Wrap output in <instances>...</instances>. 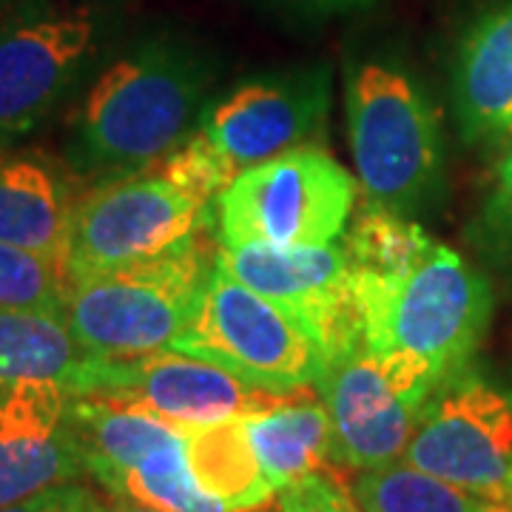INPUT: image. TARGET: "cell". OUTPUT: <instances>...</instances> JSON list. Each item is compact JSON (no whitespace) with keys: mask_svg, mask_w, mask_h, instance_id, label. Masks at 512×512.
I'll return each instance as SVG.
<instances>
[{"mask_svg":"<svg viewBox=\"0 0 512 512\" xmlns=\"http://www.w3.org/2000/svg\"><path fill=\"white\" fill-rule=\"evenodd\" d=\"M208 83V63L165 37L117 57L83 100L77 168L120 177L165 160L200 126Z\"/></svg>","mask_w":512,"mask_h":512,"instance_id":"cell-1","label":"cell"},{"mask_svg":"<svg viewBox=\"0 0 512 512\" xmlns=\"http://www.w3.org/2000/svg\"><path fill=\"white\" fill-rule=\"evenodd\" d=\"M353 302L370 348L413 353L444 382L470 367L493 316L490 282L441 242L393 282H353Z\"/></svg>","mask_w":512,"mask_h":512,"instance_id":"cell-2","label":"cell"},{"mask_svg":"<svg viewBox=\"0 0 512 512\" xmlns=\"http://www.w3.org/2000/svg\"><path fill=\"white\" fill-rule=\"evenodd\" d=\"M205 237L180 251L77 274L66 322L94 356L128 359L171 350L191 325L214 274Z\"/></svg>","mask_w":512,"mask_h":512,"instance_id":"cell-3","label":"cell"},{"mask_svg":"<svg viewBox=\"0 0 512 512\" xmlns=\"http://www.w3.org/2000/svg\"><path fill=\"white\" fill-rule=\"evenodd\" d=\"M348 128L365 202L410 217L444 174L439 111L419 80L390 60H365L348 80Z\"/></svg>","mask_w":512,"mask_h":512,"instance_id":"cell-4","label":"cell"},{"mask_svg":"<svg viewBox=\"0 0 512 512\" xmlns=\"http://www.w3.org/2000/svg\"><path fill=\"white\" fill-rule=\"evenodd\" d=\"M439 370L413 353L373 350L365 339L330 356L316 390L333 427L339 467L373 470L404 458Z\"/></svg>","mask_w":512,"mask_h":512,"instance_id":"cell-5","label":"cell"},{"mask_svg":"<svg viewBox=\"0 0 512 512\" xmlns=\"http://www.w3.org/2000/svg\"><path fill=\"white\" fill-rule=\"evenodd\" d=\"M356 180L328 151L299 146L242 171L217 200L222 248L328 245L345 234Z\"/></svg>","mask_w":512,"mask_h":512,"instance_id":"cell-6","label":"cell"},{"mask_svg":"<svg viewBox=\"0 0 512 512\" xmlns=\"http://www.w3.org/2000/svg\"><path fill=\"white\" fill-rule=\"evenodd\" d=\"M171 350L208 359L274 393L316 387L328 365L325 350L308 330L217 262L191 325Z\"/></svg>","mask_w":512,"mask_h":512,"instance_id":"cell-7","label":"cell"},{"mask_svg":"<svg viewBox=\"0 0 512 512\" xmlns=\"http://www.w3.org/2000/svg\"><path fill=\"white\" fill-rule=\"evenodd\" d=\"M211 211L151 168L111 177L74 200L69 265L77 276L180 251L208 234Z\"/></svg>","mask_w":512,"mask_h":512,"instance_id":"cell-8","label":"cell"},{"mask_svg":"<svg viewBox=\"0 0 512 512\" xmlns=\"http://www.w3.org/2000/svg\"><path fill=\"white\" fill-rule=\"evenodd\" d=\"M404 461L490 504L512 501V393L461 370L433 393Z\"/></svg>","mask_w":512,"mask_h":512,"instance_id":"cell-9","label":"cell"},{"mask_svg":"<svg viewBox=\"0 0 512 512\" xmlns=\"http://www.w3.org/2000/svg\"><path fill=\"white\" fill-rule=\"evenodd\" d=\"M299 393H274L245 382L231 370L183 350H154L128 359L94 356L74 396H103L134 404L177 430L251 416Z\"/></svg>","mask_w":512,"mask_h":512,"instance_id":"cell-10","label":"cell"},{"mask_svg":"<svg viewBox=\"0 0 512 512\" xmlns=\"http://www.w3.org/2000/svg\"><path fill=\"white\" fill-rule=\"evenodd\" d=\"M217 265L296 319L328 359L362 339L342 237L328 245H220Z\"/></svg>","mask_w":512,"mask_h":512,"instance_id":"cell-11","label":"cell"},{"mask_svg":"<svg viewBox=\"0 0 512 512\" xmlns=\"http://www.w3.org/2000/svg\"><path fill=\"white\" fill-rule=\"evenodd\" d=\"M97 49L89 9H40L0 29V137L40 126L69 94Z\"/></svg>","mask_w":512,"mask_h":512,"instance_id":"cell-12","label":"cell"},{"mask_svg":"<svg viewBox=\"0 0 512 512\" xmlns=\"http://www.w3.org/2000/svg\"><path fill=\"white\" fill-rule=\"evenodd\" d=\"M330 109L328 66L299 69L239 86L202 114L200 137L237 180L313 137Z\"/></svg>","mask_w":512,"mask_h":512,"instance_id":"cell-13","label":"cell"},{"mask_svg":"<svg viewBox=\"0 0 512 512\" xmlns=\"http://www.w3.org/2000/svg\"><path fill=\"white\" fill-rule=\"evenodd\" d=\"M83 476L72 390L57 382L0 387V510Z\"/></svg>","mask_w":512,"mask_h":512,"instance_id":"cell-14","label":"cell"},{"mask_svg":"<svg viewBox=\"0 0 512 512\" xmlns=\"http://www.w3.org/2000/svg\"><path fill=\"white\" fill-rule=\"evenodd\" d=\"M453 103L473 146L512 140V0H501L470 26L458 46Z\"/></svg>","mask_w":512,"mask_h":512,"instance_id":"cell-15","label":"cell"},{"mask_svg":"<svg viewBox=\"0 0 512 512\" xmlns=\"http://www.w3.org/2000/svg\"><path fill=\"white\" fill-rule=\"evenodd\" d=\"M74 200L52 165L0 151V242L69 262Z\"/></svg>","mask_w":512,"mask_h":512,"instance_id":"cell-16","label":"cell"},{"mask_svg":"<svg viewBox=\"0 0 512 512\" xmlns=\"http://www.w3.org/2000/svg\"><path fill=\"white\" fill-rule=\"evenodd\" d=\"M245 427L276 495L302 478L336 473L339 467L328 410L308 393L245 416Z\"/></svg>","mask_w":512,"mask_h":512,"instance_id":"cell-17","label":"cell"},{"mask_svg":"<svg viewBox=\"0 0 512 512\" xmlns=\"http://www.w3.org/2000/svg\"><path fill=\"white\" fill-rule=\"evenodd\" d=\"M92 359L63 311L0 308V387L57 382L77 393Z\"/></svg>","mask_w":512,"mask_h":512,"instance_id":"cell-18","label":"cell"},{"mask_svg":"<svg viewBox=\"0 0 512 512\" xmlns=\"http://www.w3.org/2000/svg\"><path fill=\"white\" fill-rule=\"evenodd\" d=\"M188 467L202 490L222 501L228 510L254 512L276 495L265 476L245 416L183 430Z\"/></svg>","mask_w":512,"mask_h":512,"instance_id":"cell-19","label":"cell"},{"mask_svg":"<svg viewBox=\"0 0 512 512\" xmlns=\"http://www.w3.org/2000/svg\"><path fill=\"white\" fill-rule=\"evenodd\" d=\"M342 245L353 282H393L413 271L436 248V239L410 217L365 202L345 228Z\"/></svg>","mask_w":512,"mask_h":512,"instance_id":"cell-20","label":"cell"},{"mask_svg":"<svg viewBox=\"0 0 512 512\" xmlns=\"http://www.w3.org/2000/svg\"><path fill=\"white\" fill-rule=\"evenodd\" d=\"M114 501H131L160 512H234L197 484L188 467L185 439L151 453L146 461L103 484Z\"/></svg>","mask_w":512,"mask_h":512,"instance_id":"cell-21","label":"cell"},{"mask_svg":"<svg viewBox=\"0 0 512 512\" xmlns=\"http://www.w3.org/2000/svg\"><path fill=\"white\" fill-rule=\"evenodd\" d=\"M353 495L362 512H487V501L424 473L404 458L362 470Z\"/></svg>","mask_w":512,"mask_h":512,"instance_id":"cell-22","label":"cell"},{"mask_svg":"<svg viewBox=\"0 0 512 512\" xmlns=\"http://www.w3.org/2000/svg\"><path fill=\"white\" fill-rule=\"evenodd\" d=\"M72 282L66 259L0 242V308L66 311Z\"/></svg>","mask_w":512,"mask_h":512,"instance_id":"cell-23","label":"cell"},{"mask_svg":"<svg viewBox=\"0 0 512 512\" xmlns=\"http://www.w3.org/2000/svg\"><path fill=\"white\" fill-rule=\"evenodd\" d=\"M151 171L163 174L168 183H174L208 205H217L222 191L234 183L231 171L222 165L217 151L202 140L200 131H194L183 146L174 148L165 160L151 165Z\"/></svg>","mask_w":512,"mask_h":512,"instance_id":"cell-24","label":"cell"},{"mask_svg":"<svg viewBox=\"0 0 512 512\" xmlns=\"http://www.w3.org/2000/svg\"><path fill=\"white\" fill-rule=\"evenodd\" d=\"M279 512H362L339 473H319L279 490Z\"/></svg>","mask_w":512,"mask_h":512,"instance_id":"cell-25","label":"cell"},{"mask_svg":"<svg viewBox=\"0 0 512 512\" xmlns=\"http://www.w3.org/2000/svg\"><path fill=\"white\" fill-rule=\"evenodd\" d=\"M484 234L501 251L512 254V140L495 165L493 191L484 205Z\"/></svg>","mask_w":512,"mask_h":512,"instance_id":"cell-26","label":"cell"},{"mask_svg":"<svg viewBox=\"0 0 512 512\" xmlns=\"http://www.w3.org/2000/svg\"><path fill=\"white\" fill-rule=\"evenodd\" d=\"M106 501L94 493L92 487L80 481H63L49 490L23 498L18 504H9L0 512H103Z\"/></svg>","mask_w":512,"mask_h":512,"instance_id":"cell-27","label":"cell"},{"mask_svg":"<svg viewBox=\"0 0 512 512\" xmlns=\"http://www.w3.org/2000/svg\"><path fill=\"white\" fill-rule=\"evenodd\" d=\"M279 3H288L293 9H305V12L328 15V12H353V9H365L373 0H279Z\"/></svg>","mask_w":512,"mask_h":512,"instance_id":"cell-28","label":"cell"},{"mask_svg":"<svg viewBox=\"0 0 512 512\" xmlns=\"http://www.w3.org/2000/svg\"><path fill=\"white\" fill-rule=\"evenodd\" d=\"M103 512H160V510H151V507H143V504H131V501H114V504H106Z\"/></svg>","mask_w":512,"mask_h":512,"instance_id":"cell-29","label":"cell"},{"mask_svg":"<svg viewBox=\"0 0 512 512\" xmlns=\"http://www.w3.org/2000/svg\"><path fill=\"white\" fill-rule=\"evenodd\" d=\"M487 512H512V501L510 504H490L487 501Z\"/></svg>","mask_w":512,"mask_h":512,"instance_id":"cell-30","label":"cell"}]
</instances>
